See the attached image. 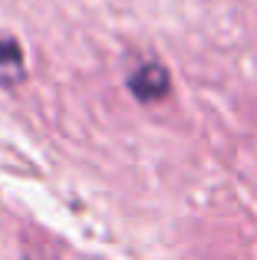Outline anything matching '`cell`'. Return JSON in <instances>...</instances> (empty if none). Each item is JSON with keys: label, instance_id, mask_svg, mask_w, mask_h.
<instances>
[{"label": "cell", "instance_id": "6da1fadb", "mask_svg": "<svg viewBox=\"0 0 257 260\" xmlns=\"http://www.w3.org/2000/svg\"><path fill=\"white\" fill-rule=\"evenodd\" d=\"M128 89L139 102H162L172 89V79H168V70L162 63H142L128 76Z\"/></svg>", "mask_w": 257, "mask_h": 260}, {"label": "cell", "instance_id": "7a4b0ae2", "mask_svg": "<svg viewBox=\"0 0 257 260\" xmlns=\"http://www.w3.org/2000/svg\"><path fill=\"white\" fill-rule=\"evenodd\" d=\"M26 79V59H23V46L17 37L0 33V89L17 86Z\"/></svg>", "mask_w": 257, "mask_h": 260}]
</instances>
